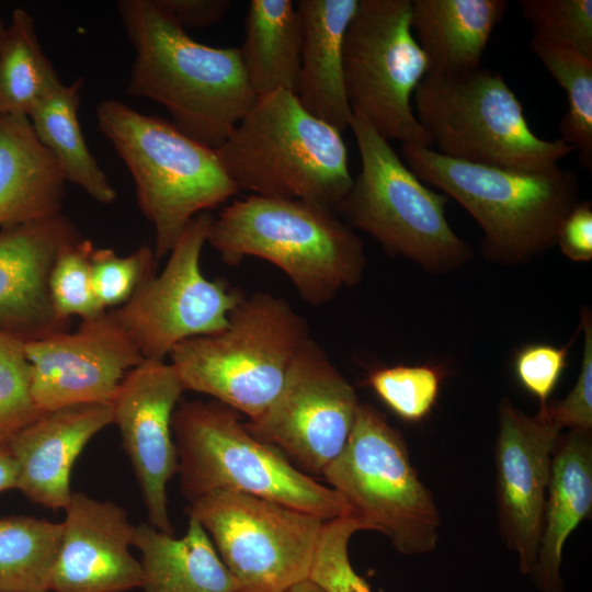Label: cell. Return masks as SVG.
<instances>
[{"instance_id": "1", "label": "cell", "mask_w": 592, "mask_h": 592, "mask_svg": "<svg viewBox=\"0 0 592 592\" xmlns=\"http://www.w3.org/2000/svg\"><path fill=\"white\" fill-rule=\"evenodd\" d=\"M116 7L134 49L126 92L163 106L190 138L219 147L257 100L239 48L194 41L155 0Z\"/></svg>"}, {"instance_id": "2", "label": "cell", "mask_w": 592, "mask_h": 592, "mask_svg": "<svg viewBox=\"0 0 592 592\" xmlns=\"http://www.w3.org/2000/svg\"><path fill=\"white\" fill-rule=\"evenodd\" d=\"M207 242L231 266L248 257L274 264L314 307L357 285L367 263L362 239L332 208L296 198L234 200L213 217Z\"/></svg>"}, {"instance_id": "3", "label": "cell", "mask_w": 592, "mask_h": 592, "mask_svg": "<svg viewBox=\"0 0 592 592\" xmlns=\"http://www.w3.org/2000/svg\"><path fill=\"white\" fill-rule=\"evenodd\" d=\"M401 153L422 182L455 200L476 220L483 234L481 253L492 262L525 264L545 253L580 202L577 174L559 166L534 172L478 166L408 144Z\"/></svg>"}, {"instance_id": "4", "label": "cell", "mask_w": 592, "mask_h": 592, "mask_svg": "<svg viewBox=\"0 0 592 592\" xmlns=\"http://www.w3.org/2000/svg\"><path fill=\"white\" fill-rule=\"evenodd\" d=\"M214 150L238 192L303 200L334 210L353 183L341 133L287 90L257 98Z\"/></svg>"}, {"instance_id": "5", "label": "cell", "mask_w": 592, "mask_h": 592, "mask_svg": "<svg viewBox=\"0 0 592 592\" xmlns=\"http://www.w3.org/2000/svg\"><path fill=\"white\" fill-rule=\"evenodd\" d=\"M178 473L190 501L216 491L271 500L323 521L352 515L348 503L254 437L239 412L213 401H180L172 417Z\"/></svg>"}, {"instance_id": "6", "label": "cell", "mask_w": 592, "mask_h": 592, "mask_svg": "<svg viewBox=\"0 0 592 592\" xmlns=\"http://www.w3.org/2000/svg\"><path fill=\"white\" fill-rule=\"evenodd\" d=\"M96 122L133 177L138 206L155 230L157 262L195 216L238 193L215 150L171 122L115 99L99 103Z\"/></svg>"}, {"instance_id": "7", "label": "cell", "mask_w": 592, "mask_h": 592, "mask_svg": "<svg viewBox=\"0 0 592 592\" xmlns=\"http://www.w3.org/2000/svg\"><path fill=\"white\" fill-rule=\"evenodd\" d=\"M310 338L306 320L288 301L254 292L243 295L225 328L179 343L169 357L184 390L253 419L277 396Z\"/></svg>"}, {"instance_id": "8", "label": "cell", "mask_w": 592, "mask_h": 592, "mask_svg": "<svg viewBox=\"0 0 592 592\" xmlns=\"http://www.w3.org/2000/svg\"><path fill=\"white\" fill-rule=\"evenodd\" d=\"M350 128L361 171L334 212L388 254L430 273H448L467 264L473 249L446 219L448 197L425 186L362 115L353 113Z\"/></svg>"}, {"instance_id": "9", "label": "cell", "mask_w": 592, "mask_h": 592, "mask_svg": "<svg viewBox=\"0 0 592 592\" xmlns=\"http://www.w3.org/2000/svg\"><path fill=\"white\" fill-rule=\"evenodd\" d=\"M415 116L446 158L517 171L557 167L573 147L531 129L501 73L482 66L457 73L428 72L414 92Z\"/></svg>"}, {"instance_id": "10", "label": "cell", "mask_w": 592, "mask_h": 592, "mask_svg": "<svg viewBox=\"0 0 592 592\" xmlns=\"http://www.w3.org/2000/svg\"><path fill=\"white\" fill-rule=\"evenodd\" d=\"M322 476L369 531L386 535L408 556L433 551L441 516L419 478L401 433L385 414L361 403L349 439Z\"/></svg>"}, {"instance_id": "11", "label": "cell", "mask_w": 592, "mask_h": 592, "mask_svg": "<svg viewBox=\"0 0 592 592\" xmlns=\"http://www.w3.org/2000/svg\"><path fill=\"white\" fill-rule=\"evenodd\" d=\"M429 71L411 27V0H358L343 42V77L353 113L384 138L432 148L412 110Z\"/></svg>"}, {"instance_id": "12", "label": "cell", "mask_w": 592, "mask_h": 592, "mask_svg": "<svg viewBox=\"0 0 592 592\" xmlns=\"http://www.w3.org/2000/svg\"><path fill=\"white\" fill-rule=\"evenodd\" d=\"M186 512L210 537L234 581V592H286L308 580L325 523L259 497L216 491Z\"/></svg>"}, {"instance_id": "13", "label": "cell", "mask_w": 592, "mask_h": 592, "mask_svg": "<svg viewBox=\"0 0 592 592\" xmlns=\"http://www.w3.org/2000/svg\"><path fill=\"white\" fill-rule=\"evenodd\" d=\"M213 216L204 212L186 226L160 272L111 309L145 360L164 361L181 342L220 331L243 293L208 280L201 254Z\"/></svg>"}, {"instance_id": "14", "label": "cell", "mask_w": 592, "mask_h": 592, "mask_svg": "<svg viewBox=\"0 0 592 592\" xmlns=\"http://www.w3.org/2000/svg\"><path fill=\"white\" fill-rule=\"evenodd\" d=\"M360 405L353 386L310 338L277 396L244 426L301 471L322 475L343 449Z\"/></svg>"}, {"instance_id": "15", "label": "cell", "mask_w": 592, "mask_h": 592, "mask_svg": "<svg viewBox=\"0 0 592 592\" xmlns=\"http://www.w3.org/2000/svg\"><path fill=\"white\" fill-rule=\"evenodd\" d=\"M30 391L41 411L79 403H111L126 374L145 358L106 310L61 331L25 342Z\"/></svg>"}, {"instance_id": "16", "label": "cell", "mask_w": 592, "mask_h": 592, "mask_svg": "<svg viewBox=\"0 0 592 592\" xmlns=\"http://www.w3.org/2000/svg\"><path fill=\"white\" fill-rule=\"evenodd\" d=\"M561 429L539 408L530 415L504 398L494 445L499 527L523 574L535 568L551 458Z\"/></svg>"}, {"instance_id": "17", "label": "cell", "mask_w": 592, "mask_h": 592, "mask_svg": "<svg viewBox=\"0 0 592 592\" xmlns=\"http://www.w3.org/2000/svg\"><path fill=\"white\" fill-rule=\"evenodd\" d=\"M183 391L170 363L144 360L126 374L111 402L113 423L140 487L148 523L170 535L174 530L167 485L179 466L172 417Z\"/></svg>"}, {"instance_id": "18", "label": "cell", "mask_w": 592, "mask_h": 592, "mask_svg": "<svg viewBox=\"0 0 592 592\" xmlns=\"http://www.w3.org/2000/svg\"><path fill=\"white\" fill-rule=\"evenodd\" d=\"M81 238L62 213L0 228V331L29 342L69 330L54 310L49 275L59 252Z\"/></svg>"}, {"instance_id": "19", "label": "cell", "mask_w": 592, "mask_h": 592, "mask_svg": "<svg viewBox=\"0 0 592 592\" xmlns=\"http://www.w3.org/2000/svg\"><path fill=\"white\" fill-rule=\"evenodd\" d=\"M53 567V592H126L141 584L140 562L130 554L134 527L112 501L72 492L65 509Z\"/></svg>"}, {"instance_id": "20", "label": "cell", "mask_w": 592, "mask_h": 592, "mask_svg": "<svg viewBox=\"0 0 592 592\" xmlns=\"http://www.w3.org/2000/svg\"><path fill=\"white\" fill-rule=\"evenodd\" d=\"M112 423L111 403H79L38 412L8 439L18 470L15 489L44 508L65 510L72 496L70 474L76 459L88 442Z\"/></svg>"}, {"instance_id": "21", "label": "cell", "mask_w": 592, "mask_h": 592, "mask_svg": "<svg viewBox=\"0 0 592 592\" xmlns=\"http://www.w3.org/2000/svg\"><path fill=\"white\" fill-rule=\"evenodd\" d=\"M358 0H298L301 26L296 95L315 117L340 133L350 127L353 111L343 77V42Z\"/></svg>"}, {"instance_id": "22", "label": "cell", "mask_w": 592, "mask_h": 592, "mask_svg": "<svg viewBox=\"0 0 592 592\" xmlns=\"http://www.w3.org/2000/svg\"><path fill=\"white\" fill-rule=\"evenodd\" d=\"M592 510V431L560 434L551 458L537 559L531 577L543 592H563L568 537Z\"/></svg>"}, {"instance_id": "23", "label": "cell", "mask_w": 592, "mask_h": 592, "mask_svg": "<svg viewBox=\"0 0 592 592\" xmlns=\"http://www.w3.org/2000/svg\"><path fill=\"white\" fill-rule=\"evenodd\" d=\"M65 184L29 116L0 114V228L61 214Z\"/></svg>"}, {"instance_id": "24", "label": "cell", "mask_w": 592, "mask_h": 592, "mask_svg": "<svg viewBox=\"0 0 592 592\" xmlns=\"http://www.w3.org/2000/svg\"><path fill=\"white\" fill-rule=\"evenodd\" d=\"M505 0H411V27L429 71L457 73L481 67L502 20Z\"/></svg>"}, {"instance_id": "25", "label": "cell", "mask_w": 592, "mask_h": 592, "mask_svg": "<svg viewBox=\"0 0 592 592\" xmlns=\"http://www.w3.org/2000/svg\"><path fill=\"white\" fill-rule=\"evenodd\" d=\"M133 546L140 551L144 592H234V581L210 537L189 516L181 538L149 523L135 525Z\"/></svg>"}, {"instance_id": "26", "label": "cell", "mask_w": 592, "mask_h": 592, "mask_svg": "<svg viewBox=\"0 0 592 592\" xmlns=\"http://www.w3.org/2000/svg\"><path fill=\"white\" fill-rule=\"evenodd\" d=\"M241 60L257 98L287 90L296 94L301 26L292 0H251Z\"/></svg>"}, {"instance_id": "27", "label": "cell", "mask_w": 592, "mask_h": 592, "mask_svg": "<svg viewBox=\"0 0 592 592\" xmlns=\"http://www.w3.org/2000/svg\"><path fill=\"white\" fill-rule=\"evenodd\" d=\"M82 77L61 83L29 113L34 133L56 159L66 182L84 191L100 204L110 205L116 191L90 151L78 117Z\"/></svg>"}, {"instance_id": "28", "label": "cell", "mask_w": 592, "mask_h": 592, "mask_svg": "<svg viewBox=\"0 0 592 592\" xmlns=\"http://www.w3.org/2000/svg\"><path fill=\"white\" fill-rule=\"evenodd\" d=\"M61 83L42 49L32 15L15 9L0 44V114L29 115Z\"/></svg>"}, {"instance_id": "29", "label": "cell", "mask_w": 592, "mask_h": 592, "mask_svg": "<svg viewBox=\"0 0 592 592\" xmlns=\"http://www.w3.org/2000/svg\"><path fill=\"white\" fill-rule=\"evenodd\" d=\"M62 524L29 515L0 519V589L48 592Z\"/></svg>"}, {"instance_id": "30", "label": "cell", "mask_w": 592, "mask_h": 592, "mask_svg": "<svg viewBox=\"0 0 592 592\" xmlns=\"http://www.w3.org/2000/svg\"><path fill=\"white\" fill-rule=\"evenodd\" d=\"M531 50L567 95L560 118V139L579 151L580 163L592 170V58L566 45L533 36Z\"/></svg>"}, {"instance_id": "31", "label": "cell", "mask_w": 592, "mask_h": 592, "mask_svg": "<svg viewBox=\"0 0 592 592\" xmlns=\"http://www.w3.org/2000/svg\"><path fill=\"white\" fill-rule=\"evenodd\" d=\"M444 372L435 365H392L369 372L365 383L396 415L420 422L432 411Z\"/></svg>"}, {"instance_id": "32", "label": "cell", "mask_w": 592, "mask_h": 592, "mask_svg": "<svg viewBox=\"0 0 592 592\" xmlns=\"http://www.w3.org/2000/svg\"><path fill=\"white\" fill-rule=\"evenodd\" d=\"M94 246L83 237L67 244L58 254L49 275V294L59 319L70 322L93 318L104 310L98 303L91 280Z\"/></svg>"}, {"instance_id": "33", "label": "cell", "mask_w": 592, "mask_h": 592, "mask_svg": "<svg viewBox=\"0 0 592 592\" xmlns=\"http://www.w3.org/2000/svg\"><path fill=\"white\" fill-rule=\"evenodd\" d=\"M368 530L354 515L325 521L314 553L308 580L325 592H372L369 584L353 569L349 542L357 531Z\"/></svg>"}, {"instance_id": "34", "label": "cell", "mask_w": 592, "mask_h": 592, "mask_svg": "<svg viewBox=\"0 0 592 592\" xmlns=\"http://www.w3.org/2000/svg\"><path fill=\"white\" fill-rule=\"evenodd\" d=\"M157 263L153 250L148 246H141L127 255H118L110 248H94L91 280L100 306L111 310L124 305L155 274Z\"/></svg>"}, {"instance_id": "35", "label": "cell", "mask_w": 592, "mask_h": 592, "mask_svg": "<svg viewBox=\"0 0 592 592\" xmlns=\"http://www.w3.org/2000/svg\"><path fill=\"white\" fill-rule=\"evenodd\" d=\"M520 7L535 37L566 45L592 58L591 0H522Z\"/></svg>"}, {"instance_id": "36", "label": "cell", "mask_w": 592, "mask_h": 592, "mask_svg": "<svg viewBox=\"0 0 592 592\" xmlns=\"http://www.w3.org/2000/svg\"><path fill=\"white\" fill-rule=\"evenodd\" d=\"M39 411L30 391L25 342L0 331V439H8Z\"/></svg>"}, {"instance_id": "37", "label": "cell", "mask_w": 592, "mask_h": 592, "mask_svg": "<svg viewBox=\"0 0 592 592\" xmlns=\"http://www.w3.org/2000/svg\"><path fill=\"white\" fill-rule=\"evenodd\" d=\"M583 351L580 371L570 392L544 407L548 417L569 431H592V317L590 309L581 311Z\"/></svg>"}, {"instance_id": "38", "label": "cell", "mask_w": 592, "mask_h": 592, "mask_svg": "<svg viewBox=\"0 0 592 592\" xmlns=\"http://www.w3.org/2000/svg\"><path fill=\"white\" fill-rule=\"evenodd\" d=\"M567 357L568 345L534 343L515 352L513 368L516 379L528 394L538 399L539 408L549 401L567 366Z\"/></svg>"}, {"instance_id": "39", "label": "cell", "mask_w": 592, "mask_h": 592, "mask_svg": "<svg viewBox=\"0 0 592 592\" xmlns=\"http://www.w3.org/2000/svg\"><path fill=\"white\" fill-rule=\"evenodd\" d=\"M556 246L573 262L592 260V204L580 201L562 220Z\"/></svg>"}, {"instance_id": "40", "label": "cell", "mask_w": 592, "mask_h": 592, "mask_svg": "<svg viewBox=\"0 0 592 592\" xmlns=\"http://www.w3.org/2000/svg\"><path fill=\"white\" fill-rule=\"evenodd\" d=\"M155 2L184 30L217 24L232 3L230 0H155Z\"/></svg>"}, {"instance_id": "41", "label": "cell", "mask_w": 592, "mask_h": 592, "mask_svg": "<svg viewBox=\"0 0 592 592\" xmlns=\"http://www.w3.org/2000/svg\"><path fill=\"white\" fill-rule=\"evenodd\" d=\"M18 470L8 441L0 439V492L16 487Z\"/></svg>"}, {"instance_id": "42", "label": "cell", "mask_w": 592, "mask_h": 592, "mask_svg": "<svg viewBox=\"0 0 592 592\" xmlns=\"http://www.w3.org/2000/svg\"><path fill=\"white\" fill-rule=\"evenodd\" d=\"M286 592H325L322 589H320L317 584L311 582L310 580H305L303 582H299L288 589Z\"/></svg>"}, {"instance_id": "43", "label": "cell", "mask_w": 592, "mask_h": 592, "mask_svg": "<svg viewBox=\"0 0 592 592\" xmlns=\"http://www.w3.org/2000/svg\"><path fill=\"white\" fill-rule=\"evenodd\" d=\"M4 30L5 27L3 26L1 20H0V44H1V41H2V36H3V33H4Z\"/></svg>"}, {"instance_id": "44", "label": "cell", "mask_w": 592, "mask_h": 592, "mask_svg": "<svg viewBox=\"0 0 592 592\" xmlns=\"http://www.w3.org/2000/svg\"><path fill=\"white\" fill-rule=\"evenodd\" d=\"M0 592H19V591H8V590H1L0 589Z\"/></svg>"}]
</instances>
